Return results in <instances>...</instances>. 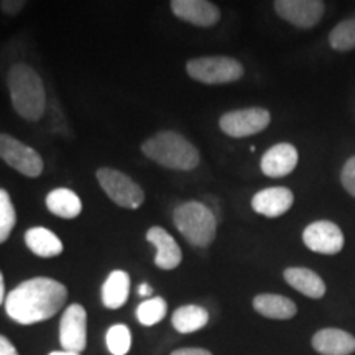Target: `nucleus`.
Returning a JSON list of instances; mask_svg holds the SVG:
<instances>
[{
  "mask_svg": "<svg viewBox=\"0 0 355 355\" xmlns=\"http://www.w3.org/2000/svg\"><path fill=\"white\" fill-rule=\"evenodd\" d=\"M105 344L112 355H127L130 352L132 332L125 324H114L105 334Z\"/></svg>",
  "mask_w": 355,
  "mask_h": 355,
  "instance_id": "nucleus-25",
  "label": "nucleus"
},
{
  "mask_svg": "<svg viewBox=\"0 0 355 355\" xmlns=\"http://www.w3.org/2000/svg\"><path fill=\"white\" fill-rule=\"evenodd\" d=\"M170 7L180 20L204 28L220 20L219 7L207 0H173Z\"/></svg>",
  "mask_w": 355,
  "mask_h": 355,
  "instance_id": "nucleus-12",
  "label": "nucleus"
},
{
  "mask_svg": "<svg viewBox=\"0 0 355 355\" xmlns=\"http://www.w3.org/2000/svg\"><path fill=\"white\" fill-rule=\"evenodd\" d=\"M139 295L140 296H150V295H153V290H152V286L148 285V283H141V285L139 286Z\"/></svg>",
  "mask_w": 355,
  "mask_h": 355,
  "instance_id": "nucleus-32",
  "label": "nucleus"
},
{
  "mask_svg": "<svg viewBox=\"0 0 355 355\" xmlns=\"http://www.w3.org/2000/svg\"><path fill=\"white\" fill-rule=\"evenodd\" d=\"M189 78L209 86L239 81L243 76L241 61L230 56H201L189 60L186 64Z\"/></svg>",
  "mask_w": 355,
  "mask_h": 355,
  "instance_id": "nucleus-5",
  "label": "nucleus"
},
{
  "mask_svg": "<svg viewBox=\"0 0 355 355\" xmlns=\"http://www.w3.org/2000/svg\"><path fill=\"white\" fill-rule=\"evenodd\" d=\"M68 300L63 283L53 278L35 277L13 288L6 298V313L12 321L30 326L58 314Z\"/></svg>",
  "mask_w": 355,
  "mask_h": 355,
  "instance_id": "nucleus-1",
  "label": "nucleus"
},
{
  "mask_svg": "<svg viewBox=\"0 0 355 355\" xmlns=\"http://www.w3.org/2000/svg\"><path fill=\"white\" fill-rule=\"evenodd\" d=\"M283 278L291 288L311 300H321L326 295V283L314 270L304 266H290L283 272Z\"/></svg>",
  "mask_w": 355,
  "mask_h": 355,
  "instance_id": "nucleus-17",
  "label": "nucleus"
},
{
  "mask_svg": "<svg viewBox=\"0 0 355 355\" xmlns=\"http://www.w3.org/2000/svg\"><path fill=\"white\" fill-rule=\"evenodd\" d=\"M252 304L257 313L263 318L278 319V321H286V319L295 318L298 313L295 301L282 295H272V293L257 295Z\"/></svg>",
  "mask_w": 355,
  "mask_h": 355,
  "instance_id": "nucleus-18",
  "label": "nucleus"
},
{
  "mask_svg": "<svg viewBox=\"0 0 355 355\" xmlns=\"http://www.w3.org/2000/svg\"><path fill=\"white\" fill-rule=\"evenodd\" d=\"M25 7H26L25 0H2V2H0V10L8 17L19 15Z\"/></svg>",
  "mask_w": 355,
  "mask_h": 355,
  "instance_id": "nucleus-28",
  "label": "nucleus"
},
{
  "mask_svg": "<svg viewBox=\"0 0 355 355\" xmlns=\"http://www.w3.org/2000/svg\"><path fill=\"white\" fill-rule=\"evenodd\" d=\"M298 150L291 144H277L260 159L261 173L268 178H283L295 171L298 165Z\"/></svg>",
  "mask_w": 355,
  "mask_h": 355,
  "instance_id": "nucleus-14",
  "label": "nucleus"
},
{
  "mask_svg": "<svg viewBox=\"0 0 355 355\" xmlns=\"http://www.w3.org/2000/svg\"><path fill=\"white\" fill-rule=\"evenodd\" d=\"M272 122V115L263 107H247L230 110L219 121L220 130L232 139H245L263 132Z\"/></svg>",
  "mask_w": 355,
  "mask_h": 355,
  "instance_id": "nucleus-8",
  "label": "nucleus"
},
{
  "mask_svg": "<svg viewBox=\"0 0 355 355\" xmlns=\"http://www.w3.org/2000/svg\"><path fill=\"white\" fill-rule=\"evenodd\" d=\"M340 183L350 196L355 198V155L350 157L340 171Z\"/></svg>",
  "mask_w": 355,
  "mask_h": 355,
  "instance_id": "nucleus-27",
  "label": "nucleus"
},
{
  "mask_svg": "<svg viewBox=\"0 0 355 355\" xmlns=\"http://www.w3.org/2000/svg\"><path fill=\"white\" fill-rule=\"evenodd\" d=\"M97 181L105 194L125 209H139L145 201V193L130 176L115 168H99L96 173Z\"/></svg>",
  "mask_w": 355,
  "mask_h": 355,
  "instance_id": "nucleus-6",
  "label": "nucleus"
},
{
  "mask_svg": "<svg viewBox=\"0 0 355 355\" xmlns=\"http://www.w3.org/2000/svg\"><path fill=\"white\" fill-rule=\"evenodd\" d=\"M0 158L26 178H38L44 170L43 158L37 150L8 133H0Z\"/></svg>",
  "mask_w": 355,
  "mask_h": 355,
  "instance_id": "nucleus-7",
  "label": "nucleus"
},
{
  "mask_svg": "<svg viewBox=\"0 0 355 355\" xmlns=\"http://www.w3.org/2000/svg\"><path fill=\"white\" fill-rule=\"evenodd\" d=\"M7 86L12 105L21 119L38 122L46 112V89L43 79L32 66L15 63L7 73Z\"/></svg>",
  "mask_w": 355,
  "mask_h": 355,
  "instance_id": "nucleus-2",
  "label": "nucleus"
},
{
  "mask_svg": "<svg viewBox=\"0 0 355 355\" xmlns=\"http://www.w3.org/2000/svg\"><path fill=\"white\" fill-rule=\"evenodd\" d=\"M130 277L123 270H114L102 285V303L107 309H119L127 303Z\"/></svg>",
  "mask_w": 355,
  "mask_h": 355,
  "instance_id": "nucleus-20",
  "label": "nucleus"
},
{
  "mask_svg": "<svg viewBox=\"0 0 355 355\" xmlns=\"http://www.w3.org/2000/svg\"><path fill=\"white\" fill-rule=\"evenodd\" d=\"M311 345L321 355H350L355 352V336L337 327H326L313 336Z\"/></svg>",
  "mask_w": 355,
  "mask_h": 355,
  "instance_id": "nucleus-16",
  "label": "nucleus"
},
{
  "mask_svg": "<svg viewBox=\"0 0 355 355\" xmlns=\"http://www.w3.org/2000/svg\"><path fill=\"white\" fill-rule=\"evenodd\" d=\"M329 44L334 51L347 53L355 50V17L337 24L329 33Z\"/></svg>",
  "mask_w": 355,
  "mask_h": 355,
  "instance_id": "nucleus-23",
  "label": "nucleus"
},
{
  "mask_svg": "<svg viewBox=\"0 0 355 355\" xmlns=\"http://www.w3.org/2000/svg\"><path fill=\"white\" fill-rule=\"evenodd\" d=\"M25 243L35 255L42 259H53L63 254L64 250L61 239L46 227H32L26 230Z\"/></svg>",
  "mask_w": 355,
  "mask_h": 355,
  "instance_id": "nucleus-19",
  "label": "nucleus"
},
{
  "mask_svg": "<svg viewBox=\"0 0 355 355\" xmlns=\"http://www.w3.org/2000/svg\"><path fill=\"white\" fill-rule=\"evenodd\" d=\"M166 311H168L166 301L157 296V298L145 300L144 303L139 304V308H137V319H139L140 324L150 327V326H155V324H158L159 321H163L166 316Z\"/></svg>",
  "mask_w": 355,
  "mask_h": 355,
  "instance_id": "nucleus-24",
  "label": "nucleus"
},
{
  "mask_svg": "<svg viewBox=\"0 0 355 355\" xmlns=\"http://www.w3.org/2000/svg\"><path fill=\"white\" fill-rule=\"evenodd\" d=\"M17 224V211L13 207L10 194L0 188V245L8 241Z\"/></svg>",
  "mask_w": 355,
  "mask_h": 355,
  "instance_id": "nucleus-26",
  "label": "nucleus"
},
{
  "mask_svg": "<svg viewBox=\"0 0 355 355\" xmlns=\"http://www.w3.org/2000/svg\"><path fill=\"white\" fill-rule=\"evenodd\" d=\"M46 207L51 214L61 219H74L83 212V202L74 191L68 188H56L48 193Z\"/></svg>",
  "mask_w": 355,
  "mask_h": 355,
  "instance_id": "nucleus-21",
  "label": "nucleus"
},
{
  "mask_svg": "<svg viewBox=\"0 0 355 355\" xmlns=\"http://www.w3.org/2000/svg\"><path fill=\"white\" fill-rule=\"evenodd\" d=\"M146 241L157 247L155 265L162 270H175L183 261V252L170 232L159 225H153L146 232Z\"/></svg>",
  "mask_w": 355,
  "mask_h": 355,
  "instance_id": "nucleus-15",
  "label": "nucleus"
},
{
  "mask_svg": "<svg viewBox=\"0 0 355 355\" xmlns=\"http://www.w3.org/2000/svg\"><path fill=\"white\" fill-rule=\"evenodd\" d=\"M0 355H19L15 345H13L10 340L2 334H0Z\"/></svg>",
  "mask_w": 355,
  "mask_h": 355,
  "instance_id": "nucleus-29",
  "label": "nucleus"
},
{
  "mask_svg": "<svg viewBox=\"0 0 355 355\" xmlns=\"http://www.w3.org/2000/svg\"><path fill=\"white\" fill-rule=\"evenodd\" d=\"M303 242L316 254L336 255L344 248V234L334 222L316 220L303 230Z\"/></svg>",
  "mask_w": 355,
  "mask_h": 355,
  "instance_id": "nucleus-11",
  "label": "nucleus"
},
{
  "mask_svg": "<svg viewBox=\"0 0 355 355\" xmlns=\"http://www.w3.org/2000/svg\"><path fill=\"white\" fill-rule=\"evenodd\" d=\"M61 347L81 354L87 343V314L81 304L74 303L64 309L60 321Z\"/></svg>",
  "mask_w": 355,
  "mask_h": 355,
  "instance_id": "nucleus-10",
  "label": "nucleus"
},
{
  "mask_svg": "<svg viewBox=\"0 0 355 355\" xmlns=\"http://www.w3.org/2000/svg\"><path fill=\"white\" fill-rule=\"evenodd\" d=\"M275 12L296 28H314L326 13V3L321 0H277Z\"/></svg>",
  "mask_w": 355,
  "mask_h": 355,
  "instance_id": "nucleus-9",
  "label": "nucleus"
},
{
  "mask_svg": "<svg viewBox=\"0 0 355 355\" xmlns=\"http://www.w3.org/2000/svg\"><path fill=\"white\" fill-rule=\"evenodd\" d=\"M295 196L291 189L277 186V188L261 189L252 198V209L257 214L268 217V219H277V217L286 214L291 209Z\"/></svg>",
  "mask_w": 355,
  "mask_h": 355,
  "instance_id": "nucleus-13",
  "label": "nucleus"
},
{
  "mask_svg": "<svg viewBox=\"0 0 355 355\" xmlns=\"http://www.w3.org/2000/svg\"><path fill=\"white\" fill-rule=\"evenodd\" d=\"M171 355H212L209 350L206 349H199V347H184V349H178L173 352Z\"/></svg>",
  "mask_w": 355,
  "mask_h": 355,
  "instance_id": "nucleus-30",
  "label": "nucleus"
},
{
  "mask_svg": "<svg viewBox=\"0 0 355 355\" xmlns=\"http://www.w3.org/2000/svg\"><path fill=\"white\" fill-rule=\"evenodd\" d=\"M173 222L191 245L206 248L214 242L219 220L207 204L188 201L176 207L173 212Z\"/></svg>",
  "mask_w": 355,
  "mask_h": 355,
  "instance_id": "nucleus-4",
  "label": "nucleus"
},
{
  "mask_svg": "<svg viewBox=\"0 0 355 355\" xmlns=\"http://www.w3.org/2000/svg\"><path fill=\"white\" fill-rule=\"evenodd\" d=\"M146 158L158 165L178 171H191L201 162L199 150L183 135L173 130H162L150 137L141 145Z\"/></svg>",
  "mask_w": 355,
  "mask_h": 355,
  "instance_id": "nucleus-3",
  "label": "nucleus"
},
{
  "mask_svg": "<svg viewBox=\"0 0 355 355\" xmlns=\"http://www.w3.org/2000/svg\"><path fill=\"white\" fill-rule=\"evenodd\" d=\"M50 355H81V354L69 352V350H55V352H51Z\"/></svg>",
  "mask_w": 355,
  "mask_h": 355,
  "instance_id": "nucleus-33",
  "label": "nucleus"
},
{
  "mask_svg": "<svg viewBox=\"0 0 355 355\" xmlns=\"http://www.w3.org/2000/svg\"><path fill=\"white\" fill-rule=\"evenodd\" d=\"M209 322V313L198 304H186L181 306L175 311L171 318L173 327L180 332V334H191L202 329L206 324Z\"/></svg>",
  "mask_w": 355,
  "mask_h": 355,
  "instance_id": "nucleus-22",
  "label": "nucleus"
},
{
  "mask_svg": "<svg viewBox=\"0 0 355 355\" xmlns=\"http://www.w3.org/2000/svg\"><path fill=\"white\" fill-rule=\"evenodd\" d=\"M6 279H3V273L0 272V304L6 303Z\"/></svg>",
  "mask_w": 355,
  "mask_h": 355,
  "instance_id": "nucleus-31",
  "label": "nucleus"
}]
</instances>
